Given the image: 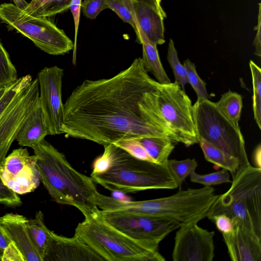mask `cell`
Returning a JSON list of instances; mask_svg holds the SVG:
<instances>
[{"label": "cell", "mask_w": 261, "mask_h": 261, "mask_svg": "<svg viewBox=\"0 0 261 261\" xmlns=\"http://www.w3.org/2000/svg\"><path fill=\"white\" fill-rule=\"evenodd\" d=\"M0 20L9 29L15 30L49 55H63L74 48V43L64 30L48 17L28 15L14 4L0 5Z\"/></svg>", "instance_id": "obj_8"}, {"label": "cell", "mask_w": 261, "mask_h": 261, "mask_svg": "<svg viewBox=\"0 0 261 261\" xmlns=\"http://www.w3.org/2000/svg\"><path fill=\"white\" fill-rule=\"evenodd\" d=\"M159 85L140 57L111 78L86 80L63 104L61 134L103 146L147 137L176 142L160 111Z\"/></svg>", "instance_id": "obj_1"}, {"label": "cell", "mask_w": 261, "mask_h": 261, "mask_svg": "<svg viewBox=\"0 0 261 261\" xmlns=\"http://www.w3.org/2000/svg\"><path fill=\"white\" fill-rule=\"evenodd\" d=\"M212 187L179 190L169 196L142 201H125L101 193L97 205L103 211H121L174 220L181 224L206 217L218 197Z\"/></svg>", "instance_id": "obj_3"}, {"label": "cell", "mask_w": 261, "mask_h": 261, "mask_svg": "<svg viewBox=\"0 0 261 261\" xmlns=\"http://www.w3.org/2000/svg\"><path fill=\"white\" fill-rule=\"evenodd\" d=\"M254 30L256 31L253 44L255 47L254 55L261 57V4H258V14L257 24Z\"/></svg>", "instance_id": "obj_40"}, {"label": "cell", "mask_w": 261, "mask_h": 261, "mask_svg": "<svg viewBox=\"0 0 261 261\" xmlns=\"http://www.w3.org/2000/svg\"><path fill=\"white\" fill-rule=\"evenodd\" d=\"M113 144L138 159L155 163L137 139L120 141Z\"/></svg>", "instance_id": "obj_31"}, {"label": "cell", "mask_w": 261, "mask_h": 261, "mask_svg": "<svg viewBox=\"0 0 261 261\" xmlns=\"http://www.w3.org/2000/svg\"><path fill=\"white\" fill-rule=\"evenodd\" d=\"M189 177L191 181L206 187H212L232 181L230 179L229 172L224 169L205 174H198L194 171L190 175Z\"/></svg>", "instance_id": "obj_29"}, {"label": "cell", "mask_w": 261, "mask_h": 261, "mask_svg": "<svg viewBox=\"0 0 261 261\" xmlns=\"http://www.w3.org/2000/svg\"><path fill=\"white\" fill-rule=\"evenodd\" d=\"M122 1L131 11L136 29L139 28L151 42L156 45L164 43V18L150 6L138 0ZM138 36V33L137 37Z\"/></svg>", "instance_id": "obj_18"}, {"label": "cell", "mask_w": 261, "mask_h": 261, "mask_svg": "<svg viewBox=\"0 0 261 261\" xmlns=\"http://www.w3.org/2000/svg\"><path fill=\"white\" fill-rule=\"evenodd\" d=\"M253 92L252 108L254 118L259 129H261V69L253 61L249 62Z\"/></svg>", "instance_id": "obj_26"}, {"label": "cell", "mask_w": 261, "mask_h": 261, "mask_svg": "<svg viewBox=\"0 0 261 261\" xmlns=\"http://www.w3.org/2000/svg\"><path fill=\"white\" fill-rule=\"evenodd\" d=\"M28 220L22 215L8 213L0 217V225L21 253L24 261H43L30 237L27 228Z\"/></svg>", "instance_id": "obj_17"}, {"label": "cell", "mask_w": 261, "mask_h": 261, "mask_svg": "<svg viewBox=\"0 0 261 261\" xmlns=\"http://www.w3.org/2000/svg\"><path fill=\"white\" fill-rule=\"evenodd\" d=\"M51 0H31L22 10L27 14L34 16L35 14Z\"/></svg>", "instance_id": "obj_39"}, {"label": "cell", "mask_w": 261, "mask_h": 261, "mask_svg": "<svg viewBox=\"0 0 261 261\" xmlns=\"http://www.w3.org/2000/svg\"><path fill=\"white\" fill-rule=\"evenodd\" d=\"M142 2L153 9L164 18L167 17L166 14L161 6V0H138Z\"/></svg>", "instance_id": "obj_42"}, {"label": "cell", "mask_w": 261, "mask_h": 261, "mask_svg": "<svg viewBox=\"0 0 261 261\" xmlns=\"http://www.w3.org/2000/svg\"><path fill=\"white\" fill-rule=\"evenodd\" d=\"M11 242L10 239L2 230L0 225V258L1 260L5 250Z\"/></svg>", "instance_id": "obj_43"}, {"label": "cell", "mask_w": 261, "mask_h": 261, "mask_svg": "<svg viewBox=\"0 0 261 261\" xmlns=\"http://www.w3.org/2000/svg\"><path fill=\"white\" fill-rule=\"evenodd\" d=\"M108 9L114 11L123 22L129 24L134 30L136 36L138 32L131 11L122 0H107Z\"/></svg>", "instance_id": "obj_32"}, {"label": "cell", "mask_w": 261, "mask_h": 261, "mask_svg": "<svg viewBox=\"0 0 261 261\" xmlns=\"http://www.w3.org/2000/svg\"><path fill=\"white\" fill-rule=\"evenodd\" d=\"M64 70L57 66L44 67L37 75L39 99L51 135L61 134L63 104L62 86Z\"/></svg>", "instance_id": "obj_14"}, {"label": "cell", "mask_w": 261, "mask_h": 261, "mask_svg": "<svg viewBox=\"0 0 261 261\" xmlns=\"http://www.w3.org/2000/svg\"><path fill=\"white\" fill-rule=\"evenodd\" d=\"M48 135H51L50 130L38 98L15 140L21 146L33 148Z\"/></svg>", "instance_id": "obj_19"}, {"label": "cell", "mask_w": 261, "mask_h": 261, "mask_svg": "<svg viewBox=\"0 0 261 261\" xmlns=\"http://www.w3.org/2000/svg\"><path fill=\"white\" fill-rule=\"evenodd\" d=\"M137 29L138 36L136 41L142 45L143 55L141 58L145 68L148 72L154 76L159 83H170V80L161 62L157 45L150 41L139 28Z\"/></svg>", "instance_id": "obj_20"}, {"label": "cell", "mask_w": 261, "mask_h": 261, "mask_svg": "<svg viewBox=\"0 0 261 261\" xmlns=\"http://www.w3.org/2000/svg\"><path fill=\"white\" fill-rule=\"evenodd\" d=\"M167 60L171 67L175 81L177 82L185 91V85L188 84L186 69L179 61L177 50L172 39H169L167 48Z\"/></svg>", "instance_id": "obj_28"}, {"label": "cell", "mask_w": 261, "mask_h": 261, "mask_svg": "<svg viewBox=\"0 0 261 261\" xmlns=\"http://www.w3.org/2000/svg\"><path fill=\"white\" fill-rule=\"evenodd\" d=\"M162 115L175 141L190 146L199 142L192 113V102L175 81L159 85Z\"/></svg>", "instance_id": "obj_10"}, {"label": "cell", "mask_w": 261, "mask_h": 261, "mask_svg": "<svg viewBox=\"0 0 261 261\" xmlns=\"http://www.w3.org/2000/svg\"><path fill=\"white\" fill-rule=\"evenodd\" d=\"M71 0H51L34 16L36 17H50L69 9Z\"/></svg>", "instance_id": "obj_33"}, {"label": "cell", "mask_w": 261, "mask_h": 261, "mask_svg": "<svg viewBox=\"0 0 261 261\" xmlns=\"http://www.w3.org/2000/svg\"><path fill=\"white\" fill-rule=\"evenodd\" d=\"M2 260H23V258L17 248L12 242L5 250Z\"/></svg>", "instance_id": "obj_41"}, {"label": "cell", "mask_w": 261, "mask_h": 261, "mask_svg": "<svg viewBox=\"0 0 261 261\" xmlns=\"http://www.w3.org/2000/svg\"><path fill=\"white\" fill-rule=\"evenodd\" d=\"M155 163L167 166L175 147L174 141L165 137H147L137 139Z\"/></svg>", "instance_id": "obj_22"}, {"label": "cell", "mask_w": 261, "mask_h": 261, "mask_svg": "<svg viewBox=\"0 0 261 261\" xmlns=\"http://www.w3.org/2000/svg\"><path fill=\"white\" fill-rule=\"evenodd\" d=\"M187 72L188 84H190L196 93L197 98L208 99L210 97L206 89V84L198 74L195 64L189 59L184 63Z\"/></svg>", "instance_id": "obj_30"}, {"label": "cell", "mask_w": 261, "mask_h": 261, "mask_svg": "<svg viewBox=\"0 0 261 261\" xmlns=\"http://www.w3.org/2000/svg\"><path fill=\"white\" fill-rule=\"evenodd\" d=\"M33 149L40 180L55 201L75 207L85 217L97 213L99 192L91 176L77 171L64 154L45 140Z\"/></svg>", "instance_id": "obj_2"}, {"label": "cell", "mask_w": 261, "mask_h": 261, "mask_svg": "<svg viewBox=\"0 0 261 261\" xmlns=\"http://www.w3.org/2000/svg\"><path fill=\"white\" fill-rule=\"evenodd\" d=\"M231 183L212 204L206 217L225 214L234 226L246 228L261 237V168L250 164Z\"/></svg>", "instance_id": "obj_5"}, {"label": "cell", "mask_w": 261, "mask_h": 261, "mask_svg": "<svg viewBox=\"0 0 261 261\" xmlns=\"http://www.w3.org/2000/svg\"><path fill=\"white\" fill-rule=\"evenodd\" d=\"M37 79L21 90L0 116V165L39 98Z\"/></svg>", "instance_id": "obj_12"}, {"label": "cell", "mask_w": 261, "mask_h": 261, "mask_svg": "<svg viewBox=\"0 0 261 261\" xmlns=\"http://www.w3.org/2000/svg\"><path fill=\"white\" fill-rule=\"evenodd\" d=\"M0 260H1V258H0Z\"/></svg>", "instance_id": "obj_46"}, {"label": "cell", "mask_w": 261, "mask_h": 261, "mask_svg": "<svg viewBox=\"0 0 261 261\" xmlns=\"http://www.w3.org/2000/svg\"><path fill=\"white\" fill-rule=\"evenodd\" d=\"M74 235L104 261L165 260L159 250L131 239L106 223L96 213L85 217L75 228Z\"/></svg>", "instance_id": "obj_6"}, {"label": "cell", "mask_w": 261, "mask_h": 261, "mask_svg": "<svg viewBox=\"0 0 261 261\" xmlns=\"http://www.w3.org/2000/svg\"><path fill=\"white\" fill-rule=\"evenodd\" d=\"M167 167L178 187H180L185 179L198 166L195 159H187L183 160H168Z\"/></svg>", "instance_id": "obj_25"}, {"label": "cell", "mask_w": 261, "mask_h": 261, "mask_svg": "<svg viewBox=\"0 0 261 261\" xmlns=\"http://www.w3.org/2000/svg\"><path fill=\"white\" fill-rule=\"evenodd\" d=\"M254 167L261 168V145L259 144L255 148L253 153Z\"/></svg>", "instance_id": "obj_44"}, {"label": "cell", "mask_w": 261, "mask_h": 261, "mask_svg": "<svg viewBox=\"0 0 261 261\" xmlns=\"http://www.w3.org/2000/svg\"><path fill=\"white\" fill-rule=\"evenodd\" d=\"M192 113L198 139H202L238 158L242 169L250 164L239 126L225 117L216 102L197 98L192 106Z\"/></svg>", "instance_id": "obj_7"}, {"label": "cell", "mask_w": 261, "mask_h": 261, "mask_svg": "<svg viewBox=\"0 0 261 261\" xmlns=\"http://www.w3.org/2000/svg\"><path fill=\"white\" fill-rule=\"evenodd\" d=\"M104 147V152L102 155L97 158L93 164V170L90 176L101 174L106 172L111 165V158L108 149Z\"/></svg>", "instance_id": "obj_36"}, {"label": "cell", "mask_w": 261, "mask_h": 261, "mask_svg": "<svg viewBox=\"0 0 261 261\" xmlns=\"http://www.w3.org/2000/svg\"><path fill=\"white\" fill-rule=\"evenodd\" d=\"M102 260L98 254L76 236L68 238L50 231L43 261Z\"/></svg>", "instance_id": "obj_15"}, {"label": "cell", "mask_w": 261, "mask_h": 261, "mask_svg": "<svg viewBox=\"0 0 261 261\" xmlns=\"http://www.w3.org/2000/svg\"><path fill=\"white\" fill-rule=\"evenodd\" d=\"M108 9L107 0H84L81 3L83 15L88 19H94L103 10Z\"/></svg>", "instance_id": "obj_34"}, {"label": "cell", "mask_w": 261, "mask_h": 261, "mask_svg": "<svg viewBox=\"0 0 261 261\" xmlns=\"http://www.w3.org/2000/svg\"><path fill=\"white\" fill-rule=\"evenodd\" d=\"M0 204L19 206L22 204L18 194L4 184L0 177Z\"/></svg>", "instance_id": "obj_35"}, {"label": "cell", "mask_w": 261, "mask_h": 261, "mask_svg": "<svg viewBox=\"0 0 261 261\" xmlns=\"http://www.w3.org/2000/svg\"><path fill=\"white\" fill-rule=\"evenodd\" d=\"M36 162V156L30 155L27 148L14 149L0 165V177L17 194L32 192L40 181Z\"/></svg>", "instance_id": "obj_13"}, {"label": "cell", "mask_w": 261, "mask_h": 261, "mask_svg": "<svg viewBox=\"0 0 261 261\" xmlns=\"http://www.w3.org/2000/svg\"><path fill=\"white\" fill-rule=\"evenodd\" d=\"M9 87H0V99L2 98L4 94L5 93L6 91L8 89Z\"/></svg>", "instance_id": "obj_45"}, {"label": "cell", "mask_w": 261, "mask_h": 261, "mask_svg": "<svg viewBox=\"0 0 261 261\" xmlns=\"http://www.w3.org/2000/svg\"><path fill=\"white\" fill-rule=\"evenodd\" d=\"M17 70L0 40V87H7L18 80Z\"/></svg>", "instance_id": "obj_27"}, {"label": "cell", "mask_w": 261, "mask_h": 261, "mask_svg": "<svg viewBox=\"0 0 261 261\" xmlns=\"http://www.w3.org/2000/svg\"><path fill=\"white\" fill-rule=\"evenodd\" d=\"M27 228L33 244L43 261L51 230L45 225L44 215L41 211L37 212L34 219L28 220Z\"/></svg>", "instance_id": "obj_23"}, {"label": "cell", "mask_w": 261, "mask_h": 261, "mask_svg": "<svg viewBox=\"0 0 261 261\" xmlns=\"http://www.w3.org/2000/svg\"><path fill=\"white\" fill-rule=\"evenodd\" d=\"M96 214L131 239L156 250H159L160 243L181 224L170 219L127 212L99 209Z\"/></svg>", "instance_id": "obj_9"}, {"label": "cell", "mask_w": 261, "mask_h": 261, "mask_svg": "<svg viewBox=\"0 0 261 261\" xmlns=\"http://www.w3.org/2000/svg\"><path fill=\"white\" fill-rule=\"evenodd\" d=\"M222 236L231 260H261V237L253 231L236 226L231 232Z\"/></svg>", "instance_id": "obj_16"}, {"label": "cell", "mask_w": 261, "mask_h": 261, "mask_svg": "<svg viewBox=\"0 0 261 261\" xmlns=\"http://www.w3.org/2000/svg\"><path fill=\"white\" fill-rule=\"evenodd\" d=\"M216 103L226 117L239 126L243 108L242 97L240 94L229 90L223 94Z\"/></svg>", "instance_id": "obj_24"}, {"label": "cell", "mask_w": 261, "mask_h": 261, "mask_svg": "<svg viewBox=\"0 0 261 261\" xmlns=\"http://www.w3.org/2000/svg\"><path fill=\"white\" fill-rule=\"evenodd\" d=\"M197 218L178 227L172 253L174 261H212L215 257V232L198 226Z\"/></svg>", "instance_id": "obj_11"}, {"label": "cell", "mask_w": 261, "mask_h": 261, "mask_svg": "<svg viewBox=\"0 0 261 261\" xmlns=\"http://www.w3.org/2000/svg\"><path fill=\"white\" fill-rule=\"evenodd\" d=\"M103 146L110 152L111 165L106 172L91 176L95 183L123 193L178 188L167 166L138 159L113 143Z\"/></svg>", "instance_id": "obj_4"}, {"label": "cell", "mask_w": 261, "mask_h": 261, "mask_svg": "<svg viewBox=\"0 0 261 261\" xmlns=\"http://www.w3.org/2000/svg\"><path fill=\"white\" fill-rule=\"evenodd\" d=\"M205 160L222 169L227 170L234 179L244 169L239 160L217 148L202 139H199Z\"/></svg>", "instance_id": "obj_21"}, {"label": "cell", "mask_w": 261, "mask_h": 261, "mask_svg": "<svg viewBox=\"0 0 261 261\" xmlns=\"http://www.w3.org/2000/svg\"><path fill=\"white\" fill-rule=\"evenodd\" d=\"M82 0H71L69 9H70L74 20V42L73 52V62L76 60V48L77 42V36L80 22V13L81 10V3Z\"/></svg>", "instance_id": "obj_38"}, {"label": "cell", "mask_w": 261, "mask_h": 261, "mask_svg": "<svg viewBox=\"0 0 261 261\" xmlns=\"http://www.w3.org/2000/svg\"><path fill=\"white\" fill-rule=\"evenodd\" d=\"M208 219L215 223L217 228L222 234L231 232L234 227L232 219L224 214L213 216Z\"/></svg>", "instance_id": "obj_37"}]
</instances>
